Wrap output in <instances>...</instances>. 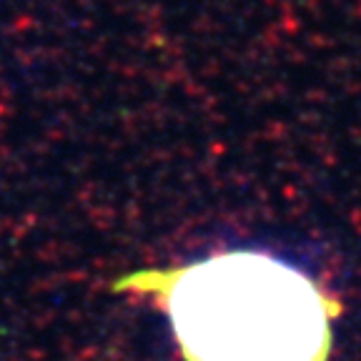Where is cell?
Returning <instances> with one entry per match:
<instances>
[{"label":"cell","mask_w":361,"mask_h":361,"mask_svg":"<svg viewBox=\"0 0 361 361\" xmlns=\"http://www.w3.org/2000/svg\"><path fill=\"white\" fill-rule=\"evenodd\" d=\"M113 291L151 298L183 361H329L341 316L314 276L256 249L133 271Z\"/></svg>","instance_id":"6da1fadb"}]
</instances>
